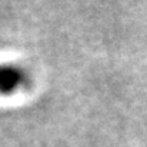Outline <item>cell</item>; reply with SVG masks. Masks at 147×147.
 <instances>
[{"instance_id":"obj_1","label":"cell","mask_w":147,"mask_h":147,"mask_svg":"<svg viewBox=\"0 0 147 147\" xmlns=\"http://www.w3.org/2000/svg\"><path fill=\"white\" fill-rule=\"evenodd\" d=\"M22 80V73L14 67H0V90L14 89Z\"/></svg>"}]
</instances>
